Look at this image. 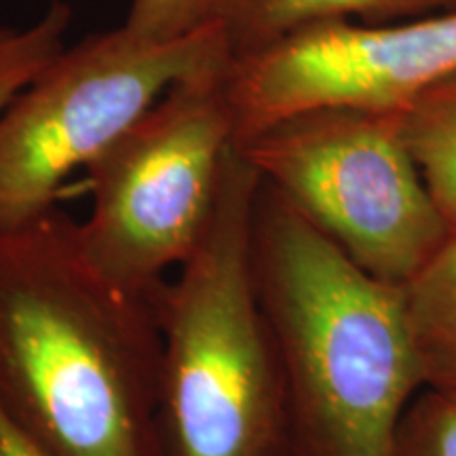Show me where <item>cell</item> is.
Returning <instances> with one entry per match:
<instances>
[{"label":"cell","mask_w":456,"mask_h":456,"mask_svg":"<svg viewBox=\"0 0 456 456\" xmlns=\"http://www.w3.org/2000/svg\"><path fill=\"white\" fill-rule=\"evenodd\" d=\"M391 456H456V395L420 391L403 414Z\"/></svg>","instance_id":"cell-12"},{"label":"cell","mask_w":456,"mask_h":456,"mask_svg":"<svg viewBox=\"0 0 456 456\" xmlns=\"http://www.w3.org/2000/svg\"><path fill=\"white\" fill-rule=\"evenodd\" d=\"M212 0H131L125 28L155 43L178 41L203 24Z\"/></svg>","instance_id":"cell-13"},{"label":"cell","mask_w":456,"mask_h":456,"mask_svg":"<svg viewBox=\"0 0 456 456\" xmlns=\"http://www.w3.org/2000/svg\"><path fill=\"white\" fill-rule=\"evenodd\" d=\"M260 184L232 146L201 243L157 292L159 456H288L281 366L254 275Z\"/></svg>","instance_id":"cell-3"},{"label":"cell","mask_w":456,"mask_h":456,"mask_svg":"<svg viewBox=\"0 0 456 456\" xmlns=\"http://www.w3.org/2000/svg\"><path fill=\"white\" fill-rule=\"evenodd\" d=\"M406 138L427 186L456 228V74L408 108Z\"/></svg>","instance_id":"cell-10"},{"label":"cell","mask_w":456,"mask_h":456,"mask_svg":"<svg viewBox=\"0 0 456 456\" xmlns=\"http://www.w3.org/2000/svg\"><path fill=\"white\" fill-rule=\"evenodd\" d=\"M231 60L214 21L169 43L121 26L60 51L0 112V232L55 208L68 175L87 169L175 83Z\"/></svg>","instance_id":"cell-6"},{"label":"cell","mask_w":456,"mask_h":456,"mask_svg":"<svg viewBox=\"0 0 456 456\" xmlns=\"http://www.w3.org/2000/svg\"><path fill=\"white\" fill-rule=\"evenodd\" d=\"M454 74L456 9L387 24L309 26L228 61L235 144L319 108L408 110Z\"/></svg>","instance_id":"cell-7"},{"label":"cell","mask_w":456,"mask_h":456,"mask_svg":"<svg viewBox=\"0 0 456 456\" xmlns=\"http://www.w3.org/2000/svg\"><path fill=\"white\" fill-rule=\"evenodd\" d=\"M0 456H49L17 427L0 406Z\"/></svg>","instance_id":"cell-14"},{"label":"cell","mask_w":456,"mask_h":456,"mask_svg":"<svg viewBox=\"0 0 456 456\" xmlns=\"http://www.w3.org/2000/svg\"><path fill=\"white\" fill-rule=\"evenodd\" d=\"M450 9L456 0H212L205 21L220 26L239 57L326 21L387 24Z\"/></svg>","instance_id":"cell-8"},{"label":"cell","mask_w":456,"mask_h":456,"mask_svg":"<svg viewBox=\"0 0 456 456\" xmlns=\"http://www.w3.org/2000/svg\"><path fill=\"white\" fill-rule=\"evenodd\" d=\"M157 292L108 281L57 205L0 232V406L43 452L159 456Z\"/></svg>","instance_id":"cell-1"},{"label":"cell","mask_w":456,"mask_h":456,"mask_svg":"<svg viewBox=\"0 0 456 456\" xmlns=\"http://www.w3.org/2000/svg\"><path fill=\"white\" fill-rule=\"evenodd\" d=\"M359 269L403 285L446 243L452 224L406 138V110L319 108L239 144Z\"/></svg>","instance_id":"cell-4"},{"label":"cell","mask_w":456,"mask_h":456,"mask_svg":"<svg viewBox=\"0 0 456 456\" xmlns=\"http://www.w3.org/2000/svg\"><path fill=\"white\" fill-rule=\"evenodd\" d=\"M402 288L403 313L423 389L456 395V228Z\"/></svg>","instance_id":"cell-9"},{"label":"cell","mask_w":456,"mask_h":456,"mask_svg":"<svg viewBox=\"0 0 456 456\" xmlns=\"http://www.w3.org/2000/svg\"><path fill=\"white\" fill-rule=\"evenodd\" d=\"M70 21V7L53 3L30 26H0V112L60 51L66 49Z\"/></svg>","instance_id":"cell-11"},{"label":"cell","mask_w":456,"mask_h":456,"mask_svg":"<svg viewBox=\"0 0 456 456\" xmlns=\"http://www.w3.org/2000/svg\"><path fill=\"white\" fill-rule=\"evenodd\" d=\"M226 68L175 83L87 167L91 212L78 241L125 292H157L208 231L235 146Z\"/></svg>","instance_id":"cell-5"},{"label":"cell","mask_w":456,"mask_h":456,"mask_svg":"<svg viewBox=\"0 0 456 456\" xmlns=\"http://www.w3.org/2000/svg\"><path fill=\"white\" fill-rule=\"evenodd\" d=\"M252 254L281 366L288 456H391L423 391L402 288L359 269L265 180Z\"/></svg>","instance_id":"cell-2"}]
</instances>
